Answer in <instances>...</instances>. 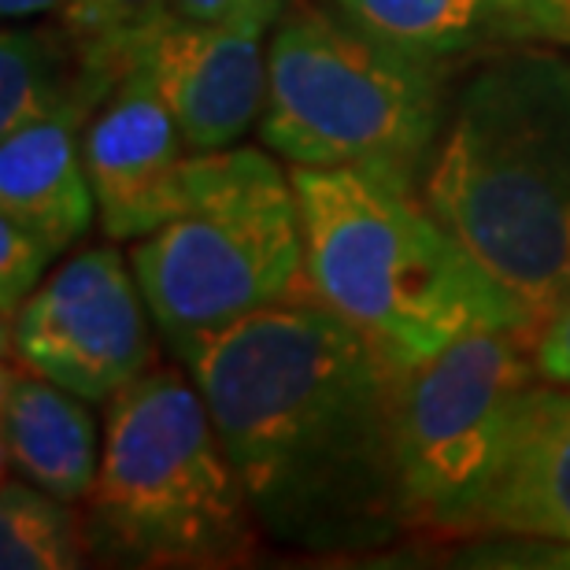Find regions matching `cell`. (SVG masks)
I'll return each instance as SVG.
<instances>
[{"label": "cell", "mask_w": 570, "mask_h": 570, "mask_svg": "<svg viewBox=\"0 0 570 570\" xmlns=\"http://www.w3.org/2000/svg\"><path fill=\"white\" fill-rule=\"evenodd\" d=\"M78 111L0 134V215L67 253L97 219Z\"/></svg>", "instance_id": "obj_13"}, {"label": "cell", "mask_w": 570, "mask_h": 570, "mask_svg": "<svg viewBox=\"0 0 570 570\" xmlns=\"http://www.w3.org/2000/svg\"><path fill=\"white\" fill-rule=\"evenodd\" d=\"M533 374L530 330H478L404 367L401 463L415 530L466 533Z\"/></svg>", "instance_id": "obj_7"}, {"label": "cell", "mask_w": 570, "mask_h": 570, "mask_svg": "<svg viewBox=\"0 0 570 570\" xmlns=\"http://www.w3.org/2000/svg\"><path fill=\"white\" fill-rule=\"evenodd\" d=\"M89 549L71 504L27 478L8 474L0 489V567L4 570H67Z\"/></svg>", "instance_id": "obj_15"}, {"label": "cell", "mask_w": 570, "mask_h": 570, "mask_svg": "<svg viewBox=\"0 0 570 570\" xmlns=\"http://www.w3.org/2000/svg\"><path fill=\"white\" fill-rule=\"evenodd\" d=\"M293 0H253L219 22L175 19L153 45L156 82L193 153L230 148L267 108V33Z\"/></svg>", "instance_id": "obj_10"}, {"label": "cell", "mask_w": 570, "mask_h": 570, "mask_svg": "<svg viewBox=\"0 0 570 570\" xmlns=\"http://www.w3.org/2000/svg\"><path fill=\"white\" fill-rule=\"evenodd\" d=\"M175 19V0H63L60 4V22L78 41L127 60L148 49Z\"/></svg>", "instance_id": "obj_16"}, {"label": "cell", "mask_w": 570, "mask_h": 570, "mask_svg": "<svg viewBox=\"0 0 570 570\" xmlns=\"http://www.w3.org/2000/svg\"><path fill=\"white\" fill-rule=\"evenodd\" d=\"M259 138L293 167L356 170L423 193L449 119V63L374 38L341 11L296 4L271 30Z\"/></svg>", "instance_id": "obj_4"}, {"label": "cell", "mask_w": 570, "mask_h": 570, "mask_svg": "<svg viewBox=\"0 0 570 570\" xmlns=\"http://www.w3.org/2000/svg\"><path fill=\"white\" fill-rule=\"evenodd\" d=\"M504 45L455 94L423 200L544 323L570 301V60Z\"/></svg>", "instance_id": "obj_2"}, {"label": "cell", "mask_w": 570, "mask_h": 570, "mask_svg": "<svg viewBox=\"0 0 570 570\" xmlns=\"http://www.w3.org/2000/svg\"><path fill=\"white\" fill-rule=\"evenodd\" d=\"M245 4H253V0H175V16L189 22H219Z\"/></svg>", "instance_id": "obj_19"}, {"label": "cell", "mask_w": 570, "mask_h": 570, "mask_svg": "<svg viewBox=\"0 0 570 570\" xmlns=\"http://www.w3.org/2000/svg\"><path fill=\"white\" fill-rule=\"evenodd\" d=\"M334 11L407 52L455 60L474 49L533 45L504 0H330Z\"/></svg>", "instance_id": "obj_14"}, {"label": "cell", "mask_w": 570, "mask_h": 570, "mask_svg": "<svg viewBox=\"0 0 570 570\" xmlns=\"http://www.w3.org/2000/svg\"><path fill=\"white\" fill-rule=\"evenodd\" d=\"M533 367L538 379L570 385V301H563L533 334Z\"/></svg>", "instance_id": "obj_18"}, {"label": "cell", "mask_w": 570, "mask_h": 570, "mask_svg": "<svg viewBox=\"0 0 570 570\" xmlns=\"http://www.w3.org/2000/svg\"><path fill=\"white\" fill-rule=\"evenodd\" d=\"M134 275L170 352L307 289L293 175L264 148L193 153L186 208L134 245Z\"/></svg>", "instance_id": "obj_6"}, {"label": "cell", "mask_w": 570, "mask_h": 570, "mask_svg": "<svg viewBox=\"0 0 570 570\" xmlns=\"http://www.w3.org/2000/svg\"><path fill=\"white\" fill-rule=\"evenodd\" d=\"M56 256L60 253L45 237L0 215V312L4 318L16 315V307L49 278Z\"/></svg>", "instance_id": "obj_17"}, {"label": "cell", "mask_w": 570, "mask_h": 570, "mask_svg": "<svg viewBox=\"0 0 570 570\" xmlns=\"http://www.w3.org/2000/svg\"><path fill=\"white\" fill-rule=\"evenodd\" d=\"M153 45L138 52L82 134L97 223L111 242H141L186 208L193 148L159 94Z\"/></svg>", "instance_id": "obj_9"}, {"label": "cell", "mask_w": 570, "mask_h": 570, "mask_svg": "<svg viewBox=\"0 0 570 570\" xmlns=\"http://www.w3.org/2000/svg\"><path fill=\"white\" fill-rule=\"evenodd\" d=\"M181 363L275 544L367 556L415 530L401 463L404 363L312 289L215 330Z\"/></svg>", "instance_id": "obj_1"}, {"label": "cell", "mask_w": 570, "mask_h": 570, "mask_svg": "<svg viewBox=\"0 0 570 570\" xmlns=\"http://www.w3.org/2000/svg\"><path fill=\"white\" fill-rule=\"evenodd\" d=\"M108 404L89 552L134 567L245 563L259 522L197 382L145 371Z\"/></svg>", "instance_id": "obj_5"}, {"label": "cell", "mask_w": 570, "mask_h": 570, "mask_svg": "<svg viewBox=\"0 0 570 570\" xmlns=\"http://www.w3.org/2000/svg\"><path fill=\"white\" fill-rule=\"evenodd\" d=\"M307 289L396 363L433 356L478 330H530L511 296L419 200L356 170L293 167Z\"/></svg>", "instance_id": "obj_3"}, {"label": "cell", "mask_w": 570, "mask_h": 570, "mask_svg": "<svg viewBox=\"0 0 570 570\" xmlns=\"http://www.w3.org/2000/svg\"><path fill=\"white\" fill-rule=\"evenodd\" d=\"M63 0H0V16L19 22V19H33L45 16V11H60Z\"/></svg>", "instance_id": "obj_20"}, {"label": "cell", "mask_w": 570, "mask_h": 570, "mask_svg": "<svg viewBox=\"0 0 570 570\" xmlns=\"http://www.w3.org/2000/svg\"><path fill=\"white\" fill-rule=\"evenodd\" d=\"M471 530L570 544V385L533 382L515 401Z\"/></svg>", "instance_id": "obj_11"}, {"label": "cell", "mask_w": 570, "mask_h": 570, "mask_svg": "<svg viewBox=\"0 0 570 570\" xmlns=\"http://www.w3.org/2000/svg\"><path fill=\"white\" fill-rule=\"evenodd\" d=\"M86 404L27 363H8L0 379V449L8 471L67 504L86 500L100 471L97 423Z\"/></svg>", "instance_id": "obj_12"}, {"label": "cell", "mask_w": 570, "mask_h": 570, "mask_svg": "<svg viewBox=\"0 0 570 570\" xmlns=\"http://www.w3.org/2000/svg\"><path fill=\"white\" fill-rule=\"evenodd\" d=\"M138 275L116 248H86L60 264L4 318L19 363L105 404L153 367V326Z\"/></svg>", "instance_id": "obj_8"}]
</instances>
